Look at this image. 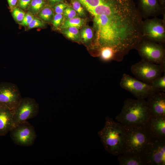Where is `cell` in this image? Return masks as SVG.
<instances>
[{"instance_id": "1", "label": "cell", "mask_w": 165, "mask_h": 165, "mask_svg": "<svg viewBox=\"0 0 165 165\" xmlns=\"http://www.w3.org/2000/svg\"><path fill=\"white\" fill-rule=\"evenodd\" d=\"M150 116L145 99L126 100L117 121L123 126L145 125Z\"/></svg>"}, {"instance_id": "2", "label": "cell", "mask_w": 165, "mask_h": 165, "mask_svg": "<svg viewBox=\"0 0 165 165\" xmlns=\"http://www.w3.org/2000/svg\"><path fill=\"white\" fill-rule=\"evenodd\" d=\"M98 134L107 152L116 156L122 154L125 136L123 125L107 117L104 126Z\"/></svg>"}, {"instance_id": "3", "label": "cell", "mask_w": 165, "mask_h": 165, "mask_svg": "<svg viewBox=\"0 0 165 165\" xmlns=\"http://www.w3.org/2000/svg\"><path fill=\"white\" fill-rule=\"evenodd\" d=\"M123 126L125 136L122 154L128 156H140L150 138L145 130V126Z\"/></svg>"}, {"instance_id": "4", "label": "cell", "mask_w": 165, "mask_h": 165, "mask_svg": "<svg viewBox=\"0 0 165 165\" xmlns=\"http://www.w3.org/2000/svg\"><path fill=\"white\" fill-rule=\"evenodd\" d=\"M140 156L144 165H165V139L150 138Z\"/></svg>"}, {"instance_id": "5", "label": "cell", "mask_w": 165, "mask_h": 165, "mask_svg": "<svg viewBox=\"0 0 165 165\" xmlns=\"http://www.w3.org/2000/svg\"><path fill=\"white\" fill-rule=\"evenodd\" d=\"M130 70L136 78L149 84L165 72V64H157L142 59L132 65Z\"/></svg>"}, {"instance_id": "6", "label": "cell", "mask_w": 165, "mask_h": 165, "mask_svg": "<svg viewBox=\"0 0 165 165\" xmlns=\"http://www.w3.org/2000/svg\"><path fill=\"white\" fill-rule=\"evenodd\" d=\"M157 17L146 19L143 21L142 38L164 45L165 43V19Z\"/></svg>"}, {"instance_id": "7", "label": "cell", "mask_w": 165, "mask_h": 165, "mask_svg": "<svg viewBox=\"0 0 165 165\" xmlns=\"http://www.w3.org/2000/svg\"><path fill=\"white\" fill-rule=\"evenodd\" d=\"M135 49L142 59L157 64H165L164 45L142 38Z\"/></svg>"}, {"instance_id": "8", "label": "cell", "mask_w": 165, "mask_h": 165, "mask_svg": "<svg viewBox=\"0 0 165 165\" xmlns=\"http://www.w3.org/2000/svg\"><path fill=\"white\" fill-rule=\"evenodd\" d=\"M120 85L137 99H145L154 92L157 91L150 84L125 73L123 74Z\"/></svg>"}, {"instance_id": "9", "label": "cell", "mask_w": 165, "mask_h": 165, "mask_svg": "<svg viewBox=\"0 0 165 165\" xmlns=\"http://www.w3.org/2000/svg\"><path fill=\"white\" fill-rule=\"evenodd\" d=\"M39 111L38 104L35 99L30 97L22 98L13 111L12 128L35 117Z\"/></svg>"}, {"instance_id": "10", "label": "cell", "mask_w": 165, "mask_h": 165, "mask_svg": "<svg viewBox=\"0 0 165 165\" xmlns=\"http://www.w3.org/2000/svg\"><path fill=\"white\" fill-rule=\"evenodd\" d=\"M10 132L13 142L20 146L28 147L32 145L37 137L34 127L27 121L13 127Z\"/></svg>"}, {"instance_id": "11", "label": "cell", "mask_w": 165, "mask_h": 165, "mask_svg": "<svg viewBox=\"0 0 165 165\" xmlns=\"http://www.w3.org/2000/svg\"><path fill=\"white\" fill-rule=\"evenodd\" d=\"M22 97L19 88L14 83L7 82L0 83V107L14 110Z\"/></svg>"}, {"instance_id": "12", "label": "cell", "mask_w": 165, "mask_h": 165, "mask_svg": "<svg viewBox=\"0 0 165 165\" xmlns=\"http://www.w3.org/2000/svg\"><path fill=\"white\" fill-rule=\"evenodd\" d=\"M138 9L142 18L148 19L151 17H157L165 15V9L158 0H138Z\"/></svg>"}, {"instance_id": "13", "label": "cell", "mask_w": 165, "mask_h": 165, "mask_svg": "<svg viewBox=\"0 0 165 165\" xmlns=\"http://www.w3.org/2000/svg\"><path fill=\"white\" fill-rule=\"evenodd\" d=\"M145 128L150 138L165 139V116H150Z\"/></svg>"}, {"instance_id": "14", "label": "cell", "mask_w": 165, "mask_h": 165, "mask_svg": "<svg viewBox=\"0 0 165 165\" xmlns=\"http://www.w3.org/2000/svg\"><path fill=\"white\" fill-rule=\"evenodd\" d=\"M147 98L146 101L150 116H165L164 92H156Z\"/></svg>"}, {"instance_id": "15", "label": "cell", "mask_w": 165, "mask_h": 165, "mask_svg": "<svg viewBox=\"0 0 165 165\" xmlns=\"http://www.w3.org/2000/svg\"><path fill=\"white\" fill-rule=\"evenodd\" d=\"M13 111L0 107V136H3L13 127Z\"/></svg>"}, {"instance_id": "16", "label": "cell", "mask_w": 165, "mask_h": 165, "mask_svg": "<svg viewBox=\"0 0 165 165\" xmlns=\"http://www.w3.org/2000/svg\"><path fill=\"white\" fill-rule=\"evenodd\" d=\"M118 160L121 165H144L140 156H128L121 154L119 155Z\"/></svg>"}, {"instance_id": "17", "label": "cell", "mask_w": 165, "mask_h": 165, "mask_svg": "<svg viewBox=\"0 0 165 165\" xmlns=\"http://www.w3.org/2000/svg\"><path fill=\"white\" fill-rule=\"evenodd\" d=\"M36 15L44 22H49L52 21L53 18L54 11L51 6L46 4Z\"/></svg>"}, {"instance_id": "18", "label": "cell", "mask_w": 165, "mask_h": 165, "mask_svg": "<svg viewBox=\"0 0 165 165\" xmlns=\"http://www.w3.org/2000/svg\"><path fill=\"white\" fill-rule=\"evenodd\" d=\"M85 19L78 17L73 18L65 19L60 28L62 29L69 27H75L79 29L82 28L85 24Z\"/></svg>"}, {"instance_id": "19", "label": "cell", "mask_w": 165, "mask_h": 165, "mask_svg": "<svg viewBox=\"0 0 165 165\" xmlns=\"http://www.w3.org/2000/svg\"><path fill=\"white\" fill-rule=\"evenodd\" d=\"M62 29L61 32L68 38L77 42L81 41L80 32L77 28L69 27Z\"/></svg>"}, {"instance_id": "20", "label": "cell", "mask_w": 165, "mask_h": 165, "mask_svg": "<svg viewBox=\"0 0 165 165\" xmlns=\"http://www.w3.org/2000/svg\"><path fill=\"white\" fill-rule=\"evenodd\" d=\"M46 4V0H31L28 8V12L36 15Z\"/></svg>"}, {"instance_id": "21", "label": "cell", "mask_w": 165, "mask_h": 165, "mask_svg": "<svg viewBox=\"0 0 165 165\" xmlns=\"http://www.w3.org/2000/svg\"><path fill=\"white\" fill-rule=\"evenodd\" d=\"M153 80L149 84L157 91L165 92V73Z\"/></svg>"}, {"instance_id": "22", "label": "cell", "mask_w": 165, "mask_h": 165, "mask_svg": "<svg viewBox=\"0 0 165 165\" xmlns=\"http://www.w3.org/2000/svg\"><path fill=\"white\" fill-rule=\"evenodd\" d=\"M79 32L81 40L84 43H86L91 40L94 37V33L93 29L87 26L83 27Z\"/></svg>"}, {"instance_id": "23", "label": "cell", "mask_w": 165, "mask_h": 165, "mask_svg": "<svg viewBox=\"0 0 165 165\" xmlns=\"http://www.w3.org/2000/svg\"><path fill=\"white\" fill-rule=\"evenodd\" d=\"M99 51L101 57L103 60L108 61L111 60H114L115 53L112 48L108 47H104Z\"/></svg>"}, {"instance_id": "24", "label": "cell", "mask_w": 165, "mask_h": 165, "mask_svg": "<svg viewBox=\"0 0 165 165\" xmlns=\"http://www.w3.org/2000/svg\"><path fill=\"white\" fill-rule=\"evenodd\" d=\"M72 7L79 15L85 16L84 10L81 3L77 0H71Z\"/></svg>"}, {"instance_id": "25", "label": "cell", "mask_w": 165, "mask_h": 165, "mask_svg": "<svg viewBox=\"0 0 165 165\" xmlns=\"http://www.w3.org/2000/svg\"><path fill=\"white\" fill-rule=\"evenodd\" d=\"M12 12L14 19L19 24L23 20L26 14L23 10L17 7H15Z\"/></svg>"}, {"instance_id": "26", "label": "cell", "mask_w": 165, "mask_h": 165, "mask_svg": "<svg viewBox=\"0 0 165 165\" xmlns=\"http://www.w3.org/2000/svg\"><path fill=\"white\" fill-rule=\"evenodd\" d=\"M77 14L72 6H68L64 10L63 15L65 19H68L78 17Z\"/></svg>"}, {"instance_id": "27", "label": "cell", "mask_w": 165, "mask_h": 165, "mask_svg": "<svg viewBox=\"0 0 165 165\" xmlns=\"http://www.w3.org/2000/svg\"><path fill=\"white\" fill-rule=\"evenodd\" d=\"M45 26V22L38 17L34 16L33 19L28 26V29L42 28Z\"/></svg>"}, {"instance_id": "28", "label": "cell", "mask_w": 165, "mask_h": 165, "mask_svg": "<svg viewBox=\"0 0 165 165\" xmlns=\"http://www.w3.org/2000/svg\"><path fill=\"white\" fill-rule=\"evenodd\" d=\"M63 14L56 13L52 20V23L55 28H58L62 23L63 19Z\"/></svg>"}, {"instance_id": "29", "label": "cell", "mask_w": 165, "mask_h": 165, "mask_svg": "<svg viewBox=\"0 0 165 165\" xmlns=\"http://www.w3.org/2000/svg\"><path fill=\"white\" fill-rule=\"evenodd\" d=\"M34 16L33 14L28 12L25 14L22 21L19 24L23 26H28L33 19Z\"/></svg>"}, {"instance_id": "30", "label": "cell", "mask_w": 165, "mask_h": 165, "mask_svg": "<svg viewBox=\"0 0 165 165\" xmlns=\"http://www.w3.org/2000/svg\"><path fill=\"white\" fill-rule=\"evenodd\" d=\"M68 6L67 4L64 2L57 3L53 6L54 11L56 13L63 14L64 10Z\"/></svg>"}, {"instance_id": "31", "label": "cell", "mask_w": 165, "mask_h": 165, "mask_svg": "<svg viewBox=\"0 0 165 165\" xmlns=\"http://www.w3.org/2000/svg\"><path fill=\"white\" fill-rule=\"evenodd\" d=\"M31 0H18V4L19 8L23 10L28 9Z\"/></svg>"}, {"instance_id": "32", "label": "cell", "mask_w": 165, "mask_h": 165, "mask_svg": "<svg viewBox=\"0 0 165 165\" xmlns=\"http://www.w3.org/2000/svg\"><path fill=\"white\" fill-rule=\"evenodd\" d=\"M9 9L12 12L16 7L18 3V0H7Z\"/></svg>"}, {"instance_id": "33", "label": "cell", "mask_w": 165, "mask_h": 165, "mask_svg": "<svg viewBox=\"0 0 165 165\" xmlns=\"http://www.w3.org/2000/svg\"><path fill=\"white\" fill-rule=\"evenodd\" d=\"M50 6H53L56 4L61 2H64V0H47Z\"/></svg>"}, {"instance_id": "34", "label": "cell", "mask_w": 165, "mask_h": 165, "mask_svg": "<svg viewBox=\"0 0 165 165\" xmlns=\"http://www.w3.org/2000/svg\"><path fill=\"white\" fill-rule=\"evenodd\" d=\"M162 6L165 9V0H158Z\"/></svg>"}]
</instances>
